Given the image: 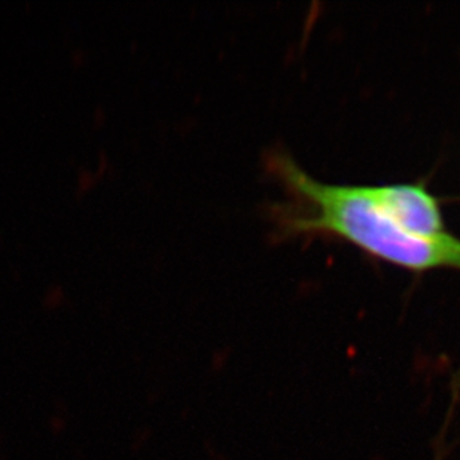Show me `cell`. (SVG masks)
I'll use <instances>...</instances> for the list:
<instances>
[{
    "instance_id": "cell-2",
    "label": "cell",
    "mask_w": 460,
    "mask_h": 460,
    "mask_svg": "<svg viewBox=\"0 0 460 460\" xmlns=\"http://www.w3.org/2000/svg\"><path fill=\"white\" fill-rule=\"evenodd\" d=\"M376 191L392 217L412 234L439 237L450 233L438 199L423 183H385L376 185Z\"/></svg>"
},
{
    "instance_id": "cell-1",
    "label": "cell",
    "mask_w": 460,
    "mask_h": 460,
    "mask_svg": "<svg viewBox=\"0 0 460 460\" xmlns=\"http://www.w3.org/2000/svg\"><path fill=\"white\" fill-rule=\"evenodd\" d=\"M269 169L289 197L278 213L285 237L328 235L401 269L423 273L460 270V239L447 233L420 237L405 230L387 210L376 185L317 181L289 154L273 153Z\"/></svg>"
}]
</instances>
